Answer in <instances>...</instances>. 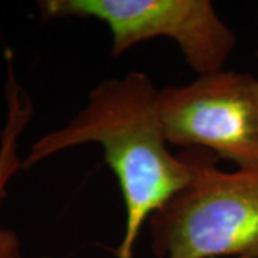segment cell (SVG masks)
I'll return each mask as SVG.
<instances>
[{"label": "cell", "instance_id": "1", "mask_svg": "<svg viewBox=\"0 0 258 258\" xmlns=\"http://www.w3.org/2000/svg\"><path fill=\"white\" fill-rule=\"evenodd\" d=\"M159 89L144 72L102 81L88 103L62 128L30 147L22 169L66 149L96 144L115 174L125 205V231L118 258H132L135 242L152 214L192 181L208 151L174 155L159 115Z\"/></svg>", "mask_w": 258, "mask_h": 258}, {"label": "cell", "instance_id": "2", "mask_svg": "<svg viewBox=\"0 0 258 258\" xmlns=\"http://www.w3.org/2000/svg\"><path fill=\"white\" fill-rule=\"evenodd\" d=\"M217 159L149 218L157 258H258V168L227 172Z\"/></svg>", "mask_w": 258, "mask_h": 258}, {"label": "cell", "instance_id": "3", "mask_svg": "<svg viewBox=\"0 0 258 258\" xmlns=\"http://www.w3.org/2000/svg\"><path fill=\"white\" fill-rule=\"evenodd\" d=\"M36 5L45 22L76 18L105 23L115 57L145 40L169 37L198 75L222 71L238 42L210 0H39Z\"/></svg>", "mask_w": 258, "mask_h": 258}, {"label": "cell", "instance_id": "4", "mask_svg": "<svg viewBox=\"0 0 258 258\" xmlns=\"http://www.w3.org/2000/svg\"><path fill=\"white\" fill-rule=\"evenodd\" d=\"M169 145L208 151L237 169L258 168V76L218 71L159 89Z\"/></svg>", "mask_w": 258, "mask_h": 258}, {"label": "cell", "instance_id": "5", "mask_svg": "<svg viewBox=\"0 0 258 258\" xmlns=\"http://www.w3.org/2000/svg\"><path fill=\"white\" fill-rule=\"evenodd\" d=\"M6 119L0 129V203L6 197L10 179L22 169L19 157V139L33 118L35 105L29 92L19 83L13 56L8 55V76L5 83ZM0 258H23L22 242L16 231L0 228Z\"/></svg>", "mask_w": 258, "mask_h": 258}, {"label": "cell", "instance_id": "6", "mask_svg": "<svg viewBox=\"0 0 258 258\" xmlns=\"http://www.w3.org/2000/svg\"><path fill=\"white\" fill-rule=\"evenodd\" d=\"M257 57H258V49H257Z\"/></svg>", "mask_w": 258, "mask_h": 258}]
</instances>
